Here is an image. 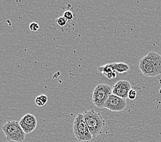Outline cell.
I'll return each instance as SVG.
<instances>
[{
  "label": "cell",
  "mask_w": 161,
  "mask_h": 142,
  "mask_svg": "<svg viewBox=\"0 0 161 142\" xmlns=\"http://www.w3.org/2000/svg\"><path fill=\"white\" fill-rule=\"evenodd\" d=\"M8 141L24 142L25 139V133L21 129L19 122L12 120L6 122L2 128Z\"/></svg>",
  "instance_id": "obj_3"
},
{
  "label": "cell",
  "mask_w": 161,
  "mask_h": 142,
  "mask_svg": "<svg viewBox=\"0 0 161 142\" xmlns=\"http://www.w3.org/2000/svg\"><path fill=\"white\" fill-rule=\"evenodd\" d=\"M139 68L145 76L154 77L161 75V55L151 51L139 62Z\"/></svg>",
  "instance_id": "obj_1"
},
{
  "label": "cell",
  "mask_w": 161,
  "mask_h": 142,
  "mask_svg": "<svg viewBox=\"0 0 161 142\" xmlns=\"http://www.w3.org/2000/svg\"><path fill=\"white\" fill-rule=\"evenodd\" d=\"M114 68H115V71L117 72V73H125V72H127L130 69L128 65L124 62L114 63Z\"/></svg>",
  "instance_id": "obj_10"
},
{
  "label": "cell",
  "mask_w": 161,
  "mask_h": 142,
  "mask_svg": "<svg viewBox=\"0 0 161 142\" xmlns=\"http://www.w3.org/2000/svg\"><path fill=\"white\" fill-rule=\"evenodd\" d=\"M83 116L93 138L97 137L102 133L106 125V121L100 113L91 109L85 111Z\"/></svg>",
  "instance_id": "obj_2"
},
{
  "label": "cell",
  "mask_w": 161,
  "mask_h": 142,
  "mask_svg": "<svg viewBox=\"0 0 161 142\" xmlns=\"http://www.w3.org/2000/svg\"><path fill=\"white\" fill-rule=\"evenodd\" d=\"M160 83H161V78H160Z\"/></svg>",
  "instance_id": "obj_16"
},
{
  "label": "cell",
  "mask_w": 161,
  "mask_h": 142,
  "mask_svg": "<svg viewBox=\"0 0 161 142\" xmlns=\"http://www.w3.org/2000/svg\"><path fill=\"white\" fill-rule=\"evenodd\" d=\"M63 17L67 19V21H71L73 20V18H74V13H73V12H71V11L70 10H66L64 11V13L63 14Z\"/></svg>",
  "instance_id": "obj_12"
},
{
  "label": "cell",
  "mask_w": 161,
  "mask_h": 142,
  "mask_svg": "<svg viewBox=\"0 0 161 142\" xmlns=\"http://www.w3.org/2000/svg\"><path fill=\"white\" fill-rule=\"evenodd\" d=\"M39 28H40V26L39 24H37L36 22H32V24H30V29L31 30L32 32H35L38 31V30L39 29Z\"/></svg>",
  "instance_id": "obj_15"
},
{
  "label": "cell",
  "mask_w": 161,
  "mask_h": 142,
  "mask_svg": "<svg viewBox=\"0 0 161 142\" xmlns=\"http://www.w3.org/2000/svg\"><path fill=\"white\" fill-rule=\"evenodd\" d=\"M37 123L36 118L31 113L25 114L19 121L21 127L25 134L32 133L36 128Z\"/></svg>",
  "instance_id": "obj_7"
},
{
  "label": "cell",
  "mask_w": 161,
  "mask_h": 142,
  "mask_svg": "<svg viewBox=\"0 0 161 142\" xmlns=\"http://www.w3.org/2000/svg\"><path fill=\"white\" fill-rule=\"evenodd\" d=\"M127 105L125 99L120 98L114 94L110 95L108 100H107L104 108L108 109L112 111H121L124 110Z\"/></svg>",
  "instance_id": "obj_6"
},
{
  "label": "cell",
  "mask_w": 161,
  "mask_h": 142,
  "mask_svg": "<svg viewBox=\"0 0 161 142\" xmlns=\"http://www.w3.org/2000/svg\"><path fill=\"white\" fill-rule=\"evenodd\" d=\"M98 71L109 80L115 79L117 77V72L114 68V63L107 64L98 67Z\"/></svg>",
  "instance_id": "obj_9"
},
{
  "label": "cell",
  "mask_w": 161,
  "mask_h": 142,
  "mask_svg": "<svg viewBox=\"0 0 161 142\" xmlns=\"http://www.w3.org/2000/svg\"><path fill=\"white\" fill-rule=\"evenodd\" d=\"M47 97L45 94H41L39 97H37L35 99V103L37 106L39 107H43L45 105L46 103L47 102Z\"/></svg>",
  "instance_id": "obj_11"
},
{
  "label": "cell",
  "mask_w": 161,
  "mask_h": 142,
  "mask_svg": "<svg viewBox=\"0 0 161 142\" xmlns=\"http://www.w3.org/2000/svg\"><path fill=\"white\" fill-rule=\"evenodd\" d=\"M73 131L76 139L78 141L86 142L93 139V137L84 120L83 113H78L75 118Z\"/></svg>",
  "instance_id": "obj_4"
},
{
  "label": "cell",
  "mask_w": 161,
  "mask_h": 142,
  "mask_svg": "<svg viewBox=\"0 0 161 142\" xmlns=\"http://www.w3.org/2000/svg\"><path fill=\"white\" fill-rule=\"evenodd\" d=\"M132 89L131 84L128 81L121 80L116 83L112 87V94L117 97L126 99L128 98V92Z\"/></svg>",
  "instance_id": "obj_8"
},
{
  "label": "cell",
  "mask_w": 161,
  "mask_h": 142,
  "mask_svg": "<svg viewBox=\"0 0 161 142\" xmlns=\"http://www.w3.org/2000/svg\"><path fill=\"white\" fill-rule=\"evenodd\" d=\"M67 19L65 18L63 16V17H59L56 18V24H58L60 27H63L67 24Z\"/></svg>",
  "instance_id": "obj_13"
},
{
  "label": "cell",
  "mask_w": 161,
  "mask_h": 142,
  "mask_svg": "<svg viewBox=\"0 0 161 142\" xmlns=\"http://www.w3.org/2000/svg\"><path fill=\"white\" fill-rule=\"evenodd\" d=\"M137 97V92L136 91L135 89H132L130 90V92H128V98L131 100V101H134V100L136 99Z\"/></svg>",
  "instance_id": "obj_14"
},
{
  "label": "cell",
  "mask_w": 161,
  "mask_h": 142,
  "mask_svg": "<svg viewBox=\"0 0 161 142\" xmlns=\"http://www.w3.org/2000/svg\"><path fill=\"white\" fill-rule=\"evenodd\" d=\"M111 94L112 87L107 84H99L95 87L92 96L94 105L98 108H104L105 103Z\"/></svg>",
  "instance_id": "obj_5"
}]
</instances>
